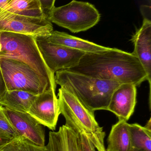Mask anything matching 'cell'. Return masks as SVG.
Returning a JSON list of instances; mask_svg holds the SVG:
<instances>
[{"label": "cell", "instance_id": "obj_11", "mask_svg": "<svg viewBox=\"0 0 151 151\" xmlns=\"http://www.w3.org/2000/svg\"><path fill=\"white\" fill-rule=\"evenodd\" d=\"M137 103V86L122 84L113 92L107 110L114 113L119 120L128 121L134 113Z\"/></svg>", "mask_w": 151, "mask_h": 151}, {"label": "cell", "instance_id": "obj_15", "mask_svg": "<svg viewBox=\"0 0 151 151\" xmlns=\"http://www.w3.org/2000/svg\"><path fill=\"white\" fill-rule=\"evenodd\" d=\"M127 121L118 120L112 126L107 139L106 151H131L132 149Z\"/></svg>", "mask_w": 151, "mask_h": 151}, {"label": "cell", "instance_id": "obj_21", "mask_svg": "<svg viewBox=\"0 0 151 151\" xmlns=\"http://www.w3.org/2000/svg\"><path fill=\"white\" fill-rule=\"evenodd\" d=\"M82 151H96V148L89 139L83 134L79 135Z\"/></svg>", "mask_w": 151, "mask_h": 151}, {"label": "cell", "instance_id": "obj_5", "mask_svg": "<svg viewBox=\"0 0 151 151\" xmlns=\"http://www.w3.org/2000/svg\"><path fill=\"white\" fill-rule=\"evenodd\" d=\"M0 67L7 91H22L39 95L56 88L26 63L14 59L0 58Z\"/></svg>", "mask_w": 151, "mask_h": 151}, {"label": "cell", "instance_id": "obj_22", "mask_svg": "<svg viewBox=\"0 0 151 151\" xmlns=\"http://www.w3.org/2000/svg\"><path fill=\"white\" fill-rule=\"evenodd\" d=\"M13 139L14 138L6 135L0 130V150H1Z\"/></svg>", "mask_w": 151, "mask_h": 151}, {"label": "cell", "instance_id": "obj_2", "mask_svg": "<svg viewBox=\"0 0 151 151\" xmlns=\"http://www.w3.org/2000/svg\"><path fill=\"white\" fill-rule=\"evenodd\" d=\"M55 83L73 94L87 109L107 110L111 96L121 84L93 78L68 70L57 71Z\"/></svg>", "mask_w": 151, "mask_h": 151}, {"label": "cell", "instance_id": "obj_9", "mask_svg": "<svg viewBox=\"0 0 151 151\" xmlns=\"http://www.w3.org/2000/svg\"><path fill=\"white\" fill-rule=\"evenodd\" d=\"M56 88L46 90L37 95L29 113L41 125L54 130L60 114Z\"/></svg>", "mask_w": 151, "mask_h": 151}, {"label": "cell", "instance_id": "obj_12", "mask_svg": "<svg viewBox=\"0 0 151 151\" xmlns=\"http://www.w3.org/2000/svg\"><path fill=\"white\" fill-rule=\"evenodd\" d=\"M134 45L132 54L136 56L144 68L149 84V98L151 85V21L144 18L141 27L133 35L131 39Z\"/></svg>", "mask_w": 151, "mask_h": 151}, {"label": "cell", "instance_id": "obj_13", "mask_svg": "<svg viewBox=\"0 0 151 151\" xmlns=\"http://www.w3.org/2000/svg\"><path fill=\"white\" fill-rule=\"evenodd\" d=\"M46 146L48 151H82L79 134L65 124L58 131L49 132Z\"/></svg>", "mask_w": 151, "mask_h": 151}, {"label": "cell", "instance_id": "obj_14", "mask_svg": "<svg viewBox=\"0 0 151 151\" xmlns=\"http://www.w3.org/2000/svg\"><path fill=\"white\" fill-rule=\"evenodd\" d=\"M44 37L50 43L81 51L85 53L100 52L109 48L57 31H52L48 36Z\"/></svg>", "mask_w": 151, "mask_h": 151}, {"label": "cell", "instance_id": "obj_6", "mask_svg": "<svg viewBox=\"0 0 151 151\" xmlns=\"http://www.w3.org/2000/svg\"><path fill=\"white\" fill-rule=\"evenodd\" d=\"M100 14L91 3L73 0L52 10L49 20L73 33L86 31L99 22Z\"/></svg>", "mask_w": 151, "mask_h": 151}, {"label": "cell", "instance_id": "obj_20", "mask_svg": "<svg viewBox=\"0 0 151 151\" xmlns=\"http://www.w3.org/2000/svg\"><path fill=\"white\" fill-rule=\"evenodd\" d=\"M40 1L44 16L46 18L49 20L50 14L55 7V0H40Z\"/></svg>", "mask_w": 151, "mask_h": 151}, {"label": "cell", "instance_id": "obj_1", "mask_svg": "<svg viewBox=\"0 0 151 151\" xmlns=\"http://www.w3.org/2000/svg\"><path fill=\"white\" fill-rule=\"evenodd\" d=\"M67 70L93 78L132 84L138 86L147 81L144 68L132 53L115 48L85 53L77 65Z\"/></svg>", "mask_w": 151, "mask_h": 151}, {"label": "cell", "instance_id": "obj_24", "mask_svg": "<svg viewBox=\"0 0 151 151\" xmlns=\"http://www.w3.org/2000/svg\"><path fill=\"white\" fill-rule=\"evenodd\" d=\"M145 127L147 129H148L149 130H151V118H150L149 120L147 121V123L146 124Z\"/></svg>", "mask_w": 151, "mask_h": 151}, {"label": "cell", "instance_id": "obj_10", "mask_svg": "<svg viewBox=\"0 0 151 151\" xmlns=\"http://www.w3.org/2000/svg\"><path fill=\"white\" fill-rule=\"evenodd\" d=\"M4 110L20 136L39 146H45V130L34 117L28 113H20L5 107Z\"/></svg>", "mask_w": 151, "mask_h": 151}, {"label": "cell", "instance_id": "obj_8", "mask_svg": "<svg viewBox=\"0 0 151 151\" xmlns=\"http://www.w3.org/2000/svg\"><path fill=\"white\" fill-rule=\"evenodd\" d=\"M53 31L52 23L45 18L22 16L0 8V31L46 37Z\"/></svg>", "mask_w": 151, "mask_h": 151}, {"label": "cell", "instance_id": "obj_4", "mask_svg": "<svg viewBox=\"0 0 151 151\" xmlns=\"http://www.w3.org/2000/svg\"><path fill=\"white\" fill-rule=\"evenodd\" d=\"M36 38L31 35L0 31V58L14 59L26 63L51 85L56 86L55 74L45 63Z\"/></svg>", "mask_w": 151, "mask_h": 151}, {"label": "cell", "instance_id": "obj_3", "mask_svg": "<svg viewBox=\"0 0 151 151\" xmlns=\"http://www.w3.org/2000/svg\"><path fill=\"white\" fill-rule=\"evenodd\" d=\"M57 98L60 114L65 118V125L79 135L87 137L97 151H106L104 143L106 133L95 119L94 112L63 88L59 89Z\"/></svg>", "mask_w": 151, "mask_h": 151}, {"label": "cell", "instance_id": "obj_26", "mask_svg": "<svg viewBox=\"0 0 151 151\" xmlns=\"http://www.w3.org/2000/svg\"><path fill=\"white\" fill-rule=\"evenodd\" d=\"M131 151H145L143 150H138V149H132Z\"/></svg>", "mask_w": 151, "mask_h": 151}, {"label": "cell", "instance_id": "obj_18", "mask_svg": "<svg viewBox=\"0 0 151 151\" xmlns=\"http://www.w3.org/2000/svg\"><path fill=\"white\" fill-rule=\"evenodd\" d=\"M132 149L151 151V130L138 124H129Z\"/></svg>", "mask_w": 151, "mask_h": 151}, {"label": "cell", "instance_id": "obj_16", "mask_svg": "<svg viewBox=\"0 0 151 151\" xmlns=\"http://www.w3.org/2000/svg\"><path fill=\"white\" fill-rule=\"evenodd\" d=\"M0 8L22 16L46 18L42 12L40 0H6L0 5Z\"/></svg>", "mask_w": 151, "mask_h": 151}, {"label": "cell", "instance_id": "obj_17", "mask_svg": "<svg viewBox=\"0 0 151 151\" xmlns=\"http://www.w3.org/2000/svg\"><path fill=\"white\" fill-rule=\"evenodd\" d=\"M37 96L24 91H7L0 100V105L13 111L28 113Z\"/></svg>", "mask_w": 151, "mask_h": 151}, {"label": "cell", "instance_id": "obj_7", "mask_svg": "<svg viewBox=\"0 0 151 151\" xmlns=\"http://www.w3.org/2000/svg\"><path fill=\"white\" fill-rule=\"evenodd\" d=\"M36 41L45 63L53 74L74 68L85 54L81 51L50 43L44 37H37Z\"/></svg>", "mask_w": 151, "mask_h": 151}, {"label": "cell", "instance_id": "obj_25", "mask_svg": "<svg viewBox=\"0 0 151 151\" xmlns=\"http://www.w3.org/2000/svg\"><path fill=\"white\" fill-rule=\"evenodd\" d=\"M6 0H5V1H0V5H2V4L5 3L6 2Z\"/></svg>", "mask_w": 151, "mask_h": 151}, {"label": "cell", "instance_id": "obj_19", "mask_svg": "<svg viewBox=\"0 0 151 151\" xmlns=\"http://www.w3.org/2000/svg\"><path fill=\"white\" fill-rule=\"evenodd\" d=\"M0 130L13 138L21 137L5 113L4 107L0 105Z\"/></svg>", "mask_w": 151, "mask_h": 151}, {"label": "cell", "instance_id": "obj_23", "mask_svg": "<svg viewBox=\"0 0 151 151\" xmlns=\"http://www.w3.org/2000/svg\"><path fill=\"white\" fill-rule=\"evenodd\" d=\"M7 91L5 80L0 67V100L2 99Z\"/></svg>", "mask_w": 151, "mask_h": 151}]
</instances>
